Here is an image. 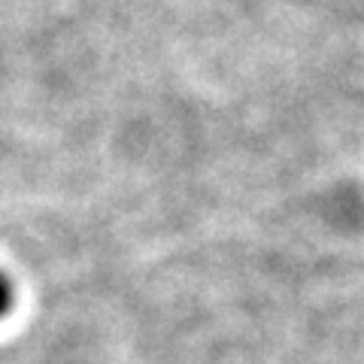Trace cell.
I'll use <instances>...</instances> for the list:
<instances>
[{"mask_svg":"<svg viewBox=\"0 0 364 364\" xmlns=\"http://www.w3.org/2000/svg\"><path fill=\"white\" fill-rule=\"evenodd\" d=\"M16 304V291H13V282H9V277L4 270H0V318H4L9 310H13Z\"/></svg>","mask_w":364,"mask_h":364,"instance_id":"6da1fadb","label":"cell"}]
</instances>
